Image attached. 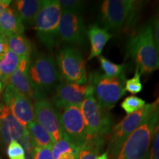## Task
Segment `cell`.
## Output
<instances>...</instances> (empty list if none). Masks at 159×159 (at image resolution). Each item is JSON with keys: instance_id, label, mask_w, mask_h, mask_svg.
Returning <instances> with one entry per match:
<instances>
[{"instance_id": "1", "label": "cell", "mask_w": 159, "mask_h": 159, "mask_svg": "<svg viewBox=\"0 0 159 159\" xmlns=\"http://www.w3.org/2000/svg\"><path fill=\"white\" fill-rule=\"evenodd\" d=\"M127 56L134 60L140 75L151 74L159 68V52L150 23L143 26L129 40Z\"/></svg>"}, {"instance_id": "2", "label": "cell", "mask_w": 159, "mask_h": 159, "mask_svg": "<svg viewBox=\"0 0 159 159\" xmlns=\"http://www.w3.org/2000/svg\"><path fill=\"white\" fill-rule=\"evenodd\" d=\"M159 116V105L123 143L111 159H148Z\"/></svg>"}, {"instance_id": "3", "label": "cell", "mask_w": 159, "mask_h": 159, "mask_svg": "<svg viewBox=\"0 0 159 159\" xmlns=\"http://www.w3.org/2000/svg\"><path fill=\"white\" fill-rule=\"evenodd\" d=\"M28 75L36 100L55 90L61 83L56 62L51 55L41 54L35 57L30 66Z\"/></svg>"}, {"instance_id": "4", "label": "cell", "mask_w": 159, "mask_h": 159, "mask_svg": "<svg viewBox=\"0 0 159 159\" xmlns=\"http://www.w3.org/2000/svg\"><path fill=\"white\" fill-rule=\"evenodd\" d=\"M86 130V142L99 141L104 142L105 136L112 129L113 119L109 111L97 102L94 95H89L80 106Z\"/></svg>"}, {"instance_id": "5", "label": "cell", "mask_w": 159, "mask_h": 159, "mask_svg": "<svg viewBox=\"0 0 159 159\" xmlns=\"http://www.w3.org/2000/svg\"><path fill=\"white\" fill-rule=\"evenodd\" d=\"M62 8L58 0L43 1L35 19L37 36L42 44L52 51L58 44V26Z\"/></svg>"}, {"instance_id": "6", "label": "cell", "mask_w": 159, "mask_h": 159, "mask_svg": "<svg viewBox=\"0 0 159 159\" xmlns=\"http://www.w3.org/2000/svg\"><path fill=\"white\" fill-rule=\"evenodd\" d=\"M88 84L92 87L97 102L108 111L114 108L126 93L124 73L120 76L111 77L99 71H94L89 75Z\"/></svg>"}, {"instance_id": "7", "label": "cell", "mask_w": 159, "mask_h": 159, "mask_svg": "<svg viewBox=\"0 0 159 159\" xmlns=\"http://www.w3.org/2000/svg\"><path fill=\"white\" fill-rule=\"evenodd\" d=\"M57 65L65 82L84 85L87 82L85 61L81 51L75 46H66L57 52Z\"/></svg>"}, {"instance_id": "8", "label": "cell", "mask_w": 159, "mask_h": 159, "mask_svg": "<svg viewBox=\"0 0 159 159\" xmlns=\"http://www.w3.org/2000/svg\"><path fill=\"white\" fill-rule=\"evenodd\" d=\"M157 105L146 104L144 108L136 112L128 115L119 124L112 128V132L109 139L108 150L109 159L118 152L126 139L136 129L144 122L145 119L155 110Z\"/></svg>"}, {"instance_id": "9", "label": "cell", "mask_w": 159, "mask_h": 159, "mask_svg": "<svg viewBox=\"0 0 159 159\" xmlns=\"http://www.w3.org/2000/svg\"><path fill=\"white\" fill-rule=\"evenodd\" d=\"M63 136L80 148L86 143V130L80 108L69 105L57 109Z\"/></svg>"}, {"instance_id": "10", "label": "cell", "mask_w": 159, "mask_h": 159, "mask_svg": "<svg viewBox=\"0 0 159 159\" xmlns=\"http://www.w3.org/2000/svg\"><path fill=\"white\" fill-rule=\"evenodd\" d=\"M134 3V0H105L103 2L99 18L104 29L114 33H119Z\"/></svg>"}, {"instance_id": "11", "label": "cell", "mask_w": 159, "mask_h": 159, "mask_svg": "<svg viewBox=\"0 0 159 159\" xmlns=\"http://www.w3.org/2000/svg\"><path fill=\"white\" fill-rule=\"evenodd\" d=\"M87 31L80 13L62 11L58 26V38L63 41L75 46L86 43Z\"/></svg>"}, {"instance_id": "12", "label": "cell", "mask_w": 159, "mask_h": 159, "mask_svg": "<svg viewBox=\"0 0 159 159\" xmlns=\"http://www.w3.org/2000/svg\"><path fill=\"white\" fill-rule=\"evenodd\" d=\"M3 100L13 116L25 128L35 120L34 105L32 100L19 92L11 85L7 84L5 86Z\"/></svg>"}, {"instance_id": "13", "label": "cell", "mask_w": 159, "mask_h": 159, "mask_svg": "<svg viewBox=\"0 0 159 159\" xmlns=\"http://www.w3.org/2000/svg\"><path fill=\"white\" fill-rule=\"evenodd\" d=\"M35 119L46 129L55 143L63 137L59 113L53 103L46 97L37 99L34 104Z\"/></svg>"}, {"instance_id": "14", "label": "cell", "mask_w": 159, "mask_h": 159, "mask_svg": "<svg viewBox=\"0 0 159 159\" xmlns=\"http://www.w3.org/2000/svg\"><path fill=\"white\" fill-rule=\"evenodd\" d=\"M93 94L90 85H78L76 83L61 82L55 90L52 97L53 105L57 109L69 105L80 106L84 99Z\"/></svg>"}, {"instance_id": "15", "label": "cell", "mask_w": 159, "mask_h": 159, "mask_svg": "<svg viewBox=\"0 0 159 159\" xmlns=\"http://www.w3.org/2000/svg\"><path fill=\"white\" fill-rule=\"evenodd\" d=\"M27 128L23 126L13 116L7 105H0V140L4 144L11 141H18L25 134Z\"/></svg>"}, {"instance_id": "16", "label": "cell", "mask_w": 159, "mask_h": 159, "mask_svg": "<svg viewBox=\"0 0 159 159\" xmlns=\"http://www.w3.org/2000/svg\"><path fill=\"white\" fill-rule=\"evenodd\" d=\"M30 66V57L20 59L19 67L10 77L7 84L11 85L19 92L28 97L31 100H36L35 93L32 87L28 75Z\"/></svg>"}, {"instance_id": "17", "label": "cell", "mask_w": 159, "mask_h": 159, "mask_svg": "<svg viewBox=\"0 0 159 159\" xmlns=\"http://www.w3.org/2000/svg\"><path fill=\"white\" fill-rule=\"evenodd\" d=\"M25 27L14 9L7 7L0 16V34L7 39L15 35H22Z\"/></svg>"}, {"instance_id": "18", "label": "cell", "mask_w": 159, "mask_h": 159, "mask_svg": "<svg viewBox=\"0 0 159 159\" xmlns=\"http://www.w3.org/2000/svg\"><path fill=\"white\" fill-rule=\"evenodd\" d=\"M87 35L90 40L91 43V52L88 57L89 61L94 57H99L105 44L113 36V35L109 33L108 31L97 25L89 26Z\"/></svg>"}, {"instance_id": "19", "label": "cell", "mask_w": 159, "mask_h": 159, "mask_svg": "<svg viewBox=\"0 0 159 159\" xmlns=\"http://www.w3.org/2000/svg\"><path fill=\"white\" fill-rule=\"evenodd\" d=\"M14 10L21 19L23 25H31L39 13L43 1L41 0H19L14 2Z\"/></svg>"}, {"instance_id": "20", "label": "cell", "mask_w": 159, "mask_h": 159, "mask_svg": "<svg viewBox=\"0 0 159 159\" xmlns=\"http://www.w3.org/2000/svg\"><path fill=\"white\" fill-rule=\"evenodd\" d=\"M27 130L34 148H52L54 145L55 142L52 136L35 119L27 125Z\"/></svg>"}, {"instance_id": "21", "label": "cell", "mask_w": 159, "mask_h": 159, "mask_svg": "<svg viewBox=\"0 0 159 159\" xmlns=\"http://www.w3.org/2000/svg\"><path fill=\"white\" fill-rule=\"evenodd\" d=\"M9 49L21 58L30 57L33 47L30 41L23 35H15L7 38Z\"/></svg>"}, {"instance_id": "22", "label": "cell", "mask_w": 159, "mask_h": 159, "mask_svg": "<svg viewBox=\"0 0 159 159\" xmlns=\"http://www.w3.org/2000/svg\"><path fill=\"white\" fill-rule=\"evenodd\" d=\"M19 62L20 57L10 49L0 58V75L6 85L8 83L10 77L19 67Z\"/></svg>"}, {"instance_id": "23", "label": "cell", "mask_w": 159, "mask_h": 159, "mask_svg": "<svg viewBox=\"0 0 159 159\" xmlns=\"http://www.w3.org/2000/svg\"><path fill=\"white\" fill-rule=\"evenodd\" d=\"M53 158L59 159L66 154H79V148L71 143L68 139L63 137L58 142L55 143L52 148Z\"/></svg>"}, {"instance_id": "24", "label": "cell", "mask_w": 159, "mask_h": 159, "mask_svg": "<svg viewBox=\"0 0 159 159\" xmlns=\"http://www.w3.org/2000/svg\"><path fill=\"white\" fill-rule=\"evenodd\" d=\"M142 5V2L134 1V5H133L126 20H125V22L124 24L125 27H122L125 33L131 34L132 36L134 35V32L136 30Z\"/></svg>"}, {"instance_id": "25", "label": "cell", "mask_w": 159, "mask_h": 159, "mask_svg": "<svg viewBox=\"0 0 159 159\" xmlns=\"http://www.w3.org/2000/svg\"><path fill=\"white\" fill-rule=\"evenodd\" d=\"M104 142L99 141L87 142L79 148L78 159H97Z\"/></svg>"}, {"instance_id": "26", "label": "cell", "mask_w": 159, "mask_h": 159, "mask_svg": "<svg viewBox=\"0 0 159 159\" xmlns=\"http://www.w3.org/2000/svg\"><path fill=\"white\" fill-rule=\"evenodd\" d=\"M98 59L101 69H102L105 75L114 77L120 76L123 74V71L125 69L124 64H116L102 55H99Z\"/></svg>"}, {"instance_id": "27", "label": "cell", "mask_w": 159, "mask_h": 159, "mask_svg": "<svg viewBox=\"0 0 159 159\" xmlns=\"http://www.w3.org/2000/svg\"><path fill=\"white\" fill-rule=\"evenodd\" d=\"M146 102L144 99L136 96H129L126 97L121 103V108L125 111L128 115L136 112L144 108Z\"/></svg>"}, {"instance_id": "28", "label": "cell", "mask_w": 159, "mask_h": 159, "mask_svg": "<svg viewBox=\"0 0 159 159\" xmlns=\"http://www.w3.org/2000/svg\"><path fill=\"white\" fill-rule=\"evenodd\" d=\"M143 89L142 82H141V75L138 69H136L134 76L132 78L127 80L125 81V91L133 94L140 93Z\"/></svg>"}, {"instance_id": "29", "label": "cell", "mask_w": 159, "mask_h": 159, "mask_svg": "<svg viewBox=\"0 0 159 159\" xmlns=\"http://www.w3.org/2000/svg\"><path fill=\"white\" fill-rule=\"evenodd\" d=\"M7 154L9 159H26L25 149L18 141H11L7 145Z\"/></svg>"}, {"instance_id": "30", "label": "cell", "mask_w": 159, "mask_h": 159, "mask_svg": "<svg viewBox=\"0 0 159 159\" xmlns=\"http://www.w3.org/2000/svg\"><path fill=\"white\" fill-rule=\"evenodd\" d=\"M62 11H67L72 13H80L84 9L85 2L80 0H59Z\"/></svg>"}, {"instance_id": "31", "label": "cell", "mask_w": 159, "mask_h": 159, "mask_svg": "<svg viewBox=\"0 0 159 159\" xmlns=\"http://www.w3.org/2000/svg\"><path fill=\"white\" fill-rule=\"evenodd\" d=\"M148 159H159V116L150 152H149Z\"/></svg>"}, {"instance_id": "32", "label": "cell", "mask_w": 159, "mask_h": 159, "mask_svg": "<svg viewBox=\"0 0 159 159\" xmlns=\"http://www.w3.org/2000/svg\"><path fill=\"white\" fill-rule=\"evenodd\" d=\"M33 159H54L52 148H34Z\"/></svg>"}, {"instance_id": "33", "label": "cell", "mask_w": 159, "mask_h": 159, "mask_svg": "<svg viewBox=\"0 0 159 159\" xmlns=\"http://www.w3.org/2000/svg\"><path fill=\"white\" fill-rule=\"evenodd\" d=\"M152 33H153L154 41L156 43L157 50L159 52V12L155 16L152 21Z\"/></svg>"}, {"instance_id": "34", "label": "cell", "mask_w": 159, "mask_h": 159, "mask_svg": "<svg viewBox=\"0 0 159 159\" xmlns=\"http://www.w3.org/2000/svg\"><path fill=\"white\" fill-rule=\"evenodd\" d=\"M8 51L9 47L7 43V39H0V58H2Z\"/></svg>"}, {"instance_id": "35", "label": "cell", "mask_w": 159, "mask_h": 159, "mask_svg": "<svg viewBox=\"0 0 159 159\" xmlns=\"http://www.w3.org/2000/svg\"><path fill=\"white\" fill-rule=\"evenodd\" d=\"M11 3V1H10V0H0V16L2 14L3 12L5 11V10L9 7Z\"/></svg>"}, {"instance_id": "36", "label": "cell", "mask_w": 159, "mask_h": 159, "mask_svg": "<svg viewBox=\"0 0 159 159\" xmlns=\"http://www.w3.org/2000/svg\"><path fill=\"white\" fill-rule=\"evenodd\" d=\"M59 159H78V155L76 154H66L61 156Z\"/></svg>"}, {"instance_id": "37", "label": "cell", "mask_w": 159, "mask_h": 159, "mask_svg": "<svg viewBox=\"0 0 159 159\" xmlns=\"http://www.w3.org/2000/svg\"><path fill=\"white\" fill-rule=\"evenodd\" d=\"M97 159H109L108 152H107V151H106V152H103L102 155H100V156H97Z\"/></svg>"}, {"instance_id": "38", "label": "cell", "mask_w": 159, "mask_h": 159, "mask_svg": "<svg viewBox=\"0 0 159 159\" xmlns=\"http://www.w3.org/2000/svg\"><path fill=\"white\" fill-rule=\"evenodd\" d=\"M5 86H6V85L4 83V82L2 81V79L1 75H0V94L2 92L4 89L5 88Z\"/></svg>"}, {"instance_id": "39", "label": "cell", "mask_w": 159, "mask_h": 159, "mask_svg": "<svg viewBox=\"0 0 159 159\" xmlns=\"http://www.w3.org/2000/svg\"><path fill=\"white\" fill-rule=\"evenodd\" d=\"M154 104H156V105H159V97L158 99H157V100L156 101V102H154Z\"/></svg>"}, {"instance_id": "40", "label": "cell", "mask_w": 159, "mask_h": 159, "mask_svg": "<svg viewBox=\"0 0 159 159\" xmlns=\"http://www.w3.org/2000/svg\"><path fill=\"white\" fill-rule=\"evenodd\" d=\"M0 39H6V38H5V37H3L2 35L0 34Z\"/></svg>"}, {"instance_id": "41", "label": "cell", "mask_w": 159, "mask_h": 159, "mask_svg": "<svg viewBox=\"0 0 159 159\" xmlns=\"http://www.w3.org/2000/svg\"><path fill=\"white\" fill-rule=\"evenodd\" d=\"M0 105H1V104H0Z\"/></svg>"}]
</instances>
